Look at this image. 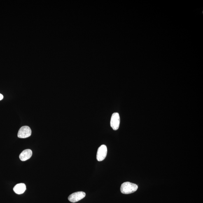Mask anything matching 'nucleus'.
<instances>
[{
  "mask_svg": "<svg viewBox=\"0 0 203 203\" xmlns=\"http://www.w3.org/2000/svg\"><path fill=\"white\" fill-rule=\"evenodd\" d=\"M138 188L137 185L127 182L122 184L120 187V191L122 193L129 194L136 192Z\"/></svg>",
  "mask_w": 203,
  "mask_h": 203,
  "instance_id": "1",
  "label": "nucleus"
},
{
  "mask_svg": "<svg viewBox=\"0 0 203 203\" xmlns=\"http://www.w3.org/2000/svg\"><path fill=\"white\" fill-rule=\"evenodd\" d=\"M120 123V117L118 113L113 114L110 120V125L113 130H117L119 127Z\"/></svg>",
  "mask_w": 203,
  "mask_h": 203,
  "instance_id": "2",
  "label": "nucleus"
},
{
  "mask_svg": "<svg viewBox=\"0 0 203 203\" xmlns=\"http://www.w3.org/2000/svg\"><path fill=\"white\" fill-rule=\"evenodd\" d=\"M107 149L106 145H103L100 146L97 150L96 158L99 162L104 160L107 155Z\"/></svg>",
  "mask_w": 203,
  "mask_h": 203,
  "instance_id": "3",
  "label": "nucleus"
},
{
  "mask_svg": "<svg viewBox=\"0 0 203 203\" xmlns=\"http://www.w3.org/2000/svg\"><path fill=\"white\" fill-rule=\"evenodd\" d=\"M30 127L28 126H24L19 129L18 133V137L21 139H24L29 137L31 135Z\"/></svg>",
  "mask_w": 203,
  "mask_h": 203,
  "instance_id": "4",
  "label": "nucleus"
},
{
  "mask_svg": "<svg viewBox=\"0 0 203 203\" xmlns=\"http://www.w3.org/2000/svg\"><path fill=\"white\" fill-rule=\"evenodd\" d=\"M85 196V192H75L69 196L68 200L71 202H76L83 199Z\"/></svg>",
  "mask_w": 203,
  "mask_h": 203,
  "instance_id": "5",
  "label": "nucleus"
},
{
  "mask_svg": "<svg viewBox=\"0 0 203 203\" xmlns=\"http://www.w3.org/2000/svg\"><path fill=\"white\" fill-rule=\"evenodd\" d=\"M32 155V152L31 149L24 150L19 155V158L22 161H25L31 158Z\"/></svg>",
  "mask_w": 203,
  "mask_h": 203,
  "instance_id": "6",
  "label": "nucleus"
},
{
  "mask_svg": "<svg viewBox=\"0 0 203 203\" xmlns=\"http://www.w3.org/2000/svg\"><path fill=\"white\" fill-rule=\"evenodd\" d=\"M26 190V186L24 183H20L15 185L14 187L13 190L15 193L21 195L24 193Z\"/></svg>",
  "mask_w": 203,
  "mask_h": 203,
  "instance_id": "7",
  "label": "nucleus"
},
{
  "mask_svg": "<svg viewBox=\"0 0 203 203\" xmlns=\"http://www.w3.org/2000/svg\"><path fill=\"white\" fill-rule=\"evenodd\" d=\"M3 96L2 95V94H1L0 93V101L2 100L3 99Z\"/></svg>",
  "mask_w": 203,
  "mask_h": 203,
  "instance_id": "8",
  "label": "nucleus"
}]
</instances>
